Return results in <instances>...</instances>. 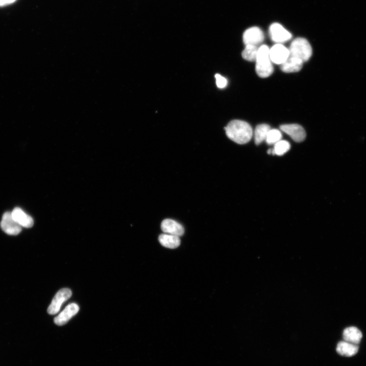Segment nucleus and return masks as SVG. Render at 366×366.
Returning a JSON list of instances; mask_svg holds the SVG:
<instances>
[{
	"label": "nucleus",
	"instance_id": "14",
	"mask_svg": "<svg viewBox=\"0 0 366 366\" xmlns=\"http://www.w3.org/2000/svg\"><path fill=\"white\" fill-rule=\"evenodd\" d=\"M343 337L345 341L357 345L360 343L362 335L357 328L350 327L344 330Z\"/></svg>",
	"mask_w": 366,
	"mask_h": 366
},
{
	"label": "nucleus",
	"instance_id": "2",
	"mask_svg": "<svg viewBox=\"0 0 366 366\" xmlns=\"http://www.w3.org/2000/svg\"><path fill=\"white\" fill-rule=\"evenodd\" d=\"M256 62V72L262 78L270 77L274 71L272 62L270 57V48L266 45L259 47Z\"/></svg>",
	"mask_w": 366,
	"mask_h": 366
},
{
	"label": "nucleus",
	"instance_id": "12",
	"mask_svg": "<svg viewBox=\"0 0 366 366\" xmlns=\"http://www.w3.org/2000/svg\"><path fill=\"white\" fill-rule=\"evenodd\" d=\"M15 221L22 228H30L33 226V218L20 207H16L12 212Z\"/></svg>",
	"mask_w": 366,
	"mask_h": 366
},
{
	"label": "nucleus",
	"instance_id": "20",
	"mask_svg": "<svg viewBox=\"0 0 366 366\" xmlns=\"http://www.w3.org/2000/svg\"><path fill=\"white\" fill-rule=\"evenodd\" d=\"M282 137L281 132L278 129H271L266 138V141L268 144H275L280 141Z\"/></svg>",
	"mask_w": 366,
	"mask_h": 366
},
{
	"label": "nucleus",
	"instance_id": "5",
	"mask_svg": "<svg viewBox=\"0 0 366 366\" xmlns=\"http://www.w3.org/2000/svg\"><path fill=\"white\" fill-rule=\"evenodd\" d=\"M1 227L6 233L12 236L19 235L22 230V227L15 221L12 212H10L4 214L1 222Z\"/></svg>",
	"mask_w": 366,
	"mask_h": 366
},
{
	"label": "nucleus",
	"instance_id": "3",
	"mask_svg": "<svg viewBox=\"0 0 366 366\" xmlns=\"http://www.w3.org/2000/svg\"><path fill=\"white\" fill-rule=\"evenodd\" d=\"M289 50V56L298 58L303 62L308 61L312 54L310 44L304 38H297L293 40Z\"/></svg>",
	"mask_w": 366,
	"mask_h": 366
},
{
	"label": "nucleus",
	"instance_id": "6",
	"mask_svg": "<svg viewBox=\"0 0 366 366\" xmlns=\"http://www.w3.org/2000/svg\"><path fill=\"white\" fill-rule=\"evenodd\" d=\"M269 34L271 39L277 44L284 43L292 38L291 33L278 23H274L271 25Z\"/></svg>",
	"mask_w": 366,
	"mask_h": 366
},
{
	"label": "nucleus",
	"instance_id": "10",
	"mask_svg": "<svg viewBox=\"0 0 366 366\" xmlns=\"http://www.w3.org/2000/svg\"><path fill=\"white\" fill-rule=\"evenodd\" d=\"M80 310L79 306L76 303H71L66 307L64 310L54 319L55 324L63 326L73 317L75 316Z\"/></svg>",
	"mask_w": 366,
	"mask_h": 366
},
{
	"label": "nucleus",
	"instance_id": "16",
	"mask_svg": "<svg viewBox=\"0 0 366 366\" xmlns=\"http://www.w3.org/2000/svg\"><path fill=\"white\" fill-rule=\"evenodd\" d=\"M159 240L163 246L170 249L176 248L181 244V240L179 236L168 234L161 235Z\"/></svg>",
	"mask_w": 366,
	"mask_h": 366
},
{
	"label": "nucleus",
	"instance_id": "22",
	"mask_svg": "<svg viewBox=\"0 0 366 366\" xmlns=\"http://www.w3.org/2000/svg\"><path fill=\"white\" fill-rule=\"evenodd\" d=\"M16 0H0V6H4L14 3Z\"/></svg>",
	"mask_w": 366,
	"mask_h": 366
},
{
	"label": "nucleus",
	"instance_id": "1",
	"mask_svg": "<svg viewBox=\"0 0 366 366\" xmlns=\"http://www.w3.org/2000/svg\"><path fill=\"white\" fill-rule=\"evenodd\" d=\"M227 136L237 143L243 144L248 143L253 136V130L249 124L245 121L235 120L231 121L225 128Z\"/></svg>",
	"mask_w": 366,
	"mask_h": 366
},
{
	"label": "nucleus",
	"instance_id": "9",
	"mask_svg": "<svg viewBox=\"0 0 366 366\" xmlns=\"http://www.w3.org/2000/svg\"><path fill=\"white\" fill-rule=\"evenodd\" d=\"M289 57V49L282 44H276L270 49V57L272 63L282 64Z\"/></svg>",
	"mask_w": 366,
	"mask_h": 366
},
{
	"label": "nucleus",
	"instance_id": "21",
	"mask_svg": "<svg viewBox=\"0 0 366 366\" xmlns=\"http://www.w3.org/2000/svg\"><path fill=\"white\" fill-rule=\"evenodd\" d=\"M215 79L216 85L218 88L224 89L227 86L228 80L221 75L216 74L215 75Z\"/></svg>",
	"mask_w": 366,
	"mask_h": 366
},
{
	"label": "nucleus",
	"instance_id": "4",
	"mask_svg": "<svg viewBox=\"0 0 366 366\" xmlns=\"http://www.w3.org/2000/svg\"><path fill=\"white\" fill-rule=\"evenodd\" d=\"M72 291L69 288L60 289L55 296L47 309V312L50 315H55L59 312L62 304L70 298Z\"/></svg>",
	"mask_w": 366,
	"mask_h": 366
},
{
	"label": "nucleus",
	"instance_id": "13",
	"mask_svg": "<svg viewBox=\"0 0 366 366\" xmlns=\"http://www.w3.org/2000/svg\"><path fill=\"white\" fill-rule=\"evenodd\" d=\"M303 63L298 58L289 56L286 61L281 65V69L285 73L297 72L302 68Z\"/></svg>",
	"mask_w": 366,
	"mask_h": 366
},
{
	"label": "nucleus",
	"instance_id": "15",
	"mask_svg": "<svg viewBox=\"0 0 366 366\" xmlns=\"http://www.w3.org/2000/svg\"><path fill=\"white\" fill-rule=\"evenodd\" d=\"M337 352L341 355L351 357L356 354L358 350L357 345L346 341H340L336 348Z\"/></svg>",
	"mask_w": 366,
	"mask_h": 366
},
{
	"label": "nucleus",
	"instance_id": "8",
	"mask_svg": "<svg viewBox=\"0 0 366 366\" xmlns=\"http://www.w3.org/2000/svg\"><path fill=\"white\" fill-rule=\"evenodd\" d=\"M280 128L282 131L290 136L296 142H302L306 138V132L303 127L300 125L284 124L281 125Z\"/></svg>",
	"mask_w": 366,
	"mask_h": 366
},
{
	"label": "nucleus",
	"instance_id": "7",
	"mask_svg": "<svg viewBox=\"0 0 366 366\" xmlns=\"http://www.w3.org/2000/svg\"><path fill=\"white\" fill-rule=\"evenodd\" d=\"M243 38L246 45H252L258 46L264 41L265 35L259 28L253 27L245 31Z\"/></svg>",
	"mask_w": 366,
	"mask_h": 366
},
{
	"label": "nucleus",
	"instance_id": "17",
	"mask_svg": "<svg viewBox=\"0 0 366 366\" xmlns=\"http://www.w3.org/2000/svg\"><path fill=\"white\" fill-rule=\"evenodd\" d=\"M271 127L266 124H262L256 126L254 131V140L255 144H260L263 141L266 140Z\"/></svg>",
	"mask_w": 366,
	"mask_h": 366
},
{
	"label": "nucleus",
	"instance_id": "11",
	"mask_svg": "<svg viewBox=\"0 0 366 366\" xmlns=\"http://www.w3.org/2000/svg\"><path fill=\"white\" fill-rule=\"evenodd\" d=\"M161 228L165 234L179 237L183 236L185 232L184 227L181 224L170 219L164 220L162 223Z\"/></svg>",
	"mask_w": 366,
	"mask_h": 366
},
{
	"label": "nucleus",
	"instance_id": "18",
	"mask_svg": "<svg viewBox=\"0 0 366 366\" xmlns=\"http://www.w3.org/2000/svg\"><path fill=\"white\" fill-rule=\"evenodd\" d=\"M258 47L255 45H247L243 51L242 57L246 60L250 62L255 61L256 60Z\"/></svg>",
	"mask_w": 366,
	"mask_h": 366
},
{
	"label": "nucleus",
	"instance_id": "19",
	"mask_svg": "<svg viewBox=\"0 0 366 366\" xmlns=\"http://www.w3.org/2000/svg\"><path fill=\"white\" fill-rule=\"evenodd\" d=\"M290 149V143L287 141L281 140L274 144L273 150L275 155L282 156L286 153Z\"/></svg>",
	"mask_w": 366,
	"mask_h": 366
}]
</instances>
